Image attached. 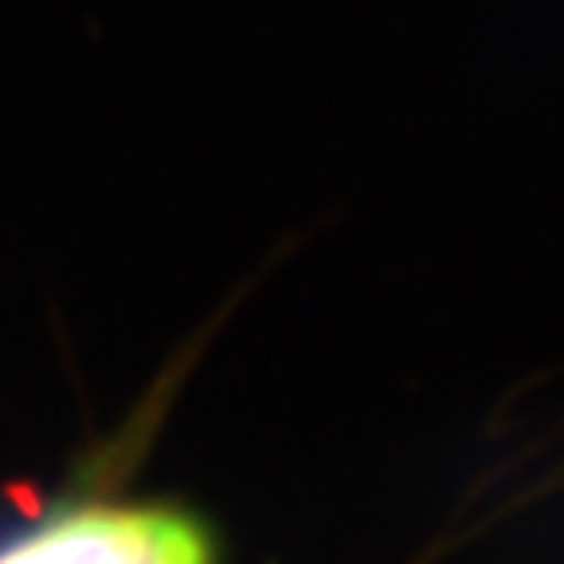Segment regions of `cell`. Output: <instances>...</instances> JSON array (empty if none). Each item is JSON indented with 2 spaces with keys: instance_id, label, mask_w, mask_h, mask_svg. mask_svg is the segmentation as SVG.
Here are the masks:
<instances>
[{
  "instance_id": "cell-1",
  "label": "cell",
  "mask_w": 564,
  "mask_h": 564,
  "mask_svg": "<svg viewBox=\"0 0 564 564\" xmlns=\"http://www.w3.org/2000/svg\"><path fill=\"white\" fill-rule=\"evenodd\" d=\"M0 564H4V561H0Z\"/></svg>"
}]
</instances>
